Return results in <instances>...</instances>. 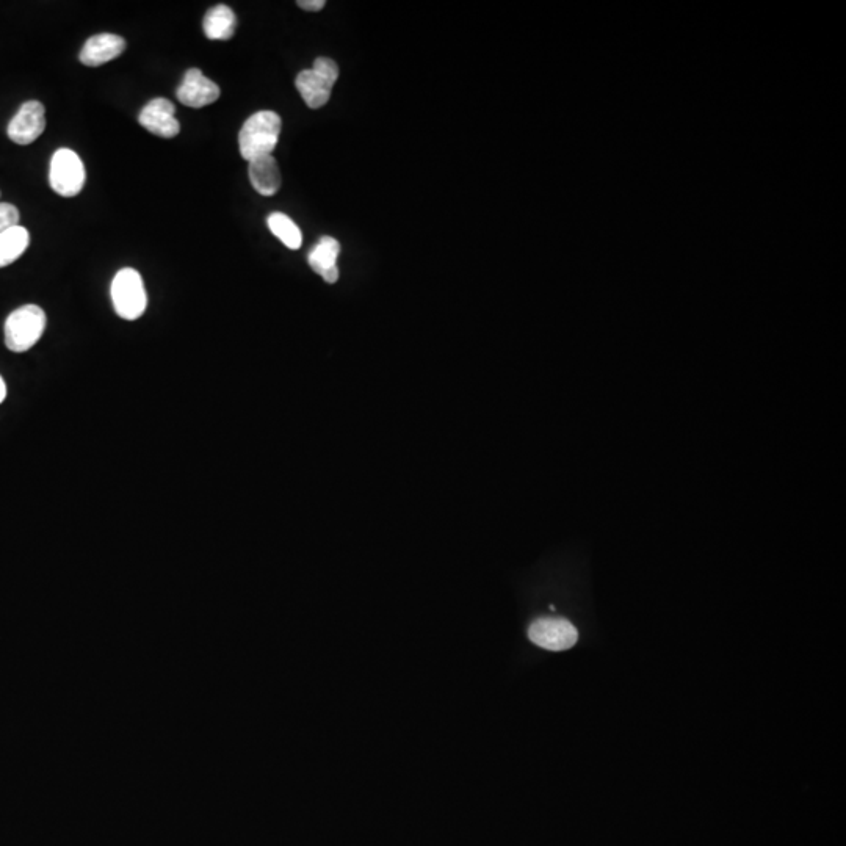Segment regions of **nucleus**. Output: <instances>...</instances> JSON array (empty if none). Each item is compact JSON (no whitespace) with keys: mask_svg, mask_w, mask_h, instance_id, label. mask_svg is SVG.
Wrapping results in <instances>:
<instances>
[{"mask_svg":"<svg viewBox=\"0 0 846 846\" xmlns=\"http://www.w3.org/2000/svg\"><path fill=\"white\" fill-rule=\"evenodd\" d=\"M282 121L278 113L262 110L243 124L239 134L240 154L246 162L257 157L272 156L281 135Z\"/></svg>","mask_w":846,"mask_h":846,"instance_id":"nucleus-1","label":"nucleus"},{"mask_svg":"<svg viewBox=\"0 0 846 846\" xmlns=\"http://www.w3.org/2000/svg\"><path fill=\"white\" fill-rule=\"evenodd\" d=\"M46 312L37 304H26L5 320V345L13 353H26L37 345L46 329Z\"/></svg>","mask_w":846,"mask_h":846,"instance_id":"nucleus-2","label":"nucleus"},{"mask_svg":"<svg viewBox=\"0 0 846 846\" xmlns=\"http://www.w3.org/2000/svg\"><path fill=\"white\" fill-rule=\"evenodd\" d=\"M113 308L121 319L134 322L148 308V293L140 273L134 268H123L116 273L110 287Z\"/></svg>","mask_w":846,"mask_h":846,"instance_id":"nucleus-3","label":"nucleus"},{"mask_svg":"<svg viewBox=\"0 0 846 846\" xmlns=\"http://www.w3.org/2000/svg\"><path fill=\"white\" fill-rule=\"evenodd\" d=\"M337 77H339L337 63L331 58L320 57L315 60L312 69H304L298 74L295 85L308 107L320 109L328 104Z\"/></svg>","mask_w":846,"mask_h":846,"instance_id":"nucleus-4","label":"nucleus"},{"mask_svg":"<svg viewBox=\"0 0 846 846\" xmlns=\"http://www.w3.org/2000/svg\"><path fill=\"white\" fill-rule=\"evenodd\" d=\"M85 165L73 149L62 148L54 152L49 167V184L57 195L74 198L85 187Z\"/></svg>","mask_w":846,"mask_h":846,"instance_id":"nucleus-5","label":"nucleus"},{"mask_svg":"<svg viewBox=\"0 0 846 846\" xmlns=\"http://www.w3.org/2000/svg\"><path fill=\"white\" fill-rule=\"evenodd\" d=\"M528 638L539 648L560 652L571 649L579 640V633L568 619L539 618L528 629Z\"/></svg>","mask_w":846,"mask_h":846,"instance_id":"nucleus-6","label":"nucleus"},{"mask_svg":"<svg viewBox=\"0 0 846 846\" xmlns=\"http://www.w3.org/2000/svg\"><path fill=\"white\" fill-rule=\"evenodd\" d=\"M46 129V109L38 101H27L19 107L7 127L10 140L16 145H32Z\"/></svg>","mask_w":846,"mask_h":846,"instance_id":"nucleus-7","label":"nucleus"},{"mask_svg":"<svg viewBox=\"0 0 846 846\" xmlns=\"http://www.w3.org/2000/svg\"><path fill=\"white\" fill-rule=\"evenodd\" d=\"M138 123L152 135L162 138L178 137L181 124L176 118V107L165 98L149 101L138 115Z\"/></svg>","mask_w":846,"mask_h":846,"instance_id":"nucleus-8","label":"nucleus"},{"mask_svg":"<svg viewBox=\"0 0 846 846\" xmlns=\"http://www.w3.org/2000/svg\"><path fill=\"white\" fill-rule=\"evenodd\" d=\"M221 90L214 80L207 79L201 69L190 68L176 90V98L185 107L203 109L220 98Z\"/></svg>","mask_w":846,"mask_h":846,"instance_id":"nucleus-9","label":"nucleus"},{"mask_svg":"<svg viewBox=\"0 0 846 846\" xmlns=\"http://www.w3.org/2000/svg\"><path fill=\"white\" fill-rule=\"evenodd\" d=\"M126 51V40L115 33H98L85 43L80 51V62L98 68L112 62Z\"/></svg>","mask_w":846,"mask_h":846,"instance_id":"nucleus-10","label":"nucleus"},{"mask_svg":"<svg viewBox=\"0 0 846 846\" xmlns=\"http://www.w3.org/2000/svg\"><path fill=\"white\" fill-rule=\"evenodd\" d=\"M339 254L340 243L333 237H322L309 253L308 262L317 275L322 276L328 284H334L339 279V268H337Z\"/></svg>","mask_w":846,"mask_h":846,"instance_id":"nucleus-11","label":"nucleus"},{"mask_svg":"<svg viewBox=\"0 0 846 846\" xmlns=\"http://www.w3.org/2000/svg\"><path fill=\"white\" fill-rule=\"evenodd\" d=\"M248 174H250L251 185L259 195L273 196L281 188V171L278 162L273 156L257 157L251 160Z\"/></svg>","mask_w":846,"mask_h":846,"instance_id":"nucleus-12","label":"nucleus"},{"mask_svg":"<svg viewBox=\"0 0 846 846\" xmlns=\"http://www.w3.org/2000/svg\"><path fill=\"white\" fill-rule=\"evenodd\" d=\"M237 18L228 5H215L204 16V35L212 41H228L234 37Z\"/></svg>","mask_w":846,"mask_h":846,"instance_id":"nucleus-13","label":"nucleus"},{"mask_svg":"<svg viewBox=\"0 0 846 846\" xmlns=\"http://www.w3.org/2000/svg\"><path fill=\"white\" fill-rule=\"evenodd\" d=\"M29 243V231L21 225L0 234V268L18 261L19 257L26 253Z\"/></svg>","mask_w":846,"mask_h":846,"instance_id":"nucleus-14","label":"nucleus"},{"mask_svg":"<svg viewBox=\"0 0 846 846\" xmlns=\"http://www.w3.org/2000/svg\"><path fill=\"white\" fill-rule=\"evenodd\" d=\"M267 225L272 234L281 240L282 245H286L289 250H300L303 235L292 218L281 212H275L268 217Z\"/></svg>","mask_w":846,"mask_h":846,"instance_id":"nucleus-15","label":"nucleus"},{"mask_svg":"<svg viewBox=\"0 0 846 846\" xmlns=\"http://www.w3.org/2000/svg\"><path fill=\"white\" fill-rule=\"evenodd\" d=\"M19 220H21V214H19L18 207L13 206V204L0 203V234L19 226Z\"/></svg>","mask_w":846,"mask_h":846,"instance_id":"nucleus-16","label":"nucleus"},{"mask_svg":"<svg viewBox=\"0 0 846 846\" xmlns=\"http://www.w3.org/2000/svg\"><path fill=\"white\" fill-rule=\"evenodd\" d=\"M325 5V0H300L298 2V7L306 11H320Z\"/></svg>","mask_w":846,"mask_h":846,"instance_id":"nucleus-17","label":"nucleus"},{"mask_svg":"<svg viewBox=\"0 0 846 846\" xmlns=\"http://www.w3.org/2000/svg\"><path fill=\"white\" fill-rule=\"evenodd\" d=\"M5 398H7V384H5L4 378L0 376V403H4Z\"/></svg>","mask_w":846,"mask_h":846,"instance_id":"nucleus-18","label":"nucleus"}]
</instances>
